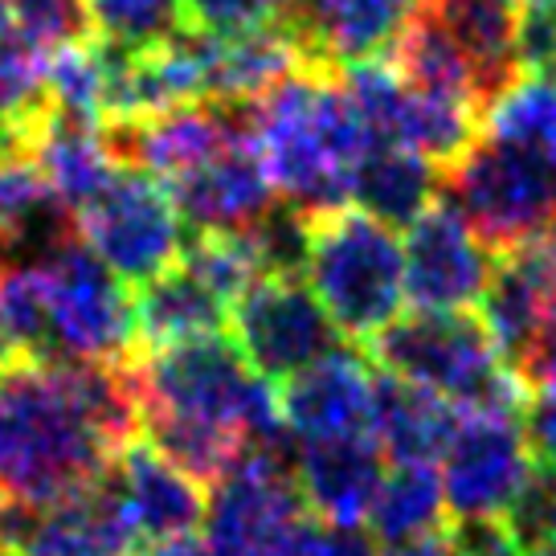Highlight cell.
Segmentation results:
<instances>
[{
    "label": "cell",
    "instance_id": "f35d334b",
    "mask_svg": "<svg viewBox=\"0 0 556 556\" xmlns=\"http://www.w3.org/2000/svg\"><path fill=\"white\" fill-rule=\"evenodd\" d=\"M520 381L528 389H556V303L553 312H548V319H544V328H540L536 348L523 361Z\"/></svg>",
    "mask_w": 556,
    "mask_h": 556
},
{
    "label": "cell",
    "instance_id": "c3c4849f",
    "mask_svg": "<svg viewBox=\"0 0 556 556\" xmlns=\"http://www.w3.org/2000/svg\"><path fill=\"white\" fill-rule=\"evenodd\" d=\"M0 556H25V553H17V548H0Z\"/></svg>",
    "mask_w": 556,
    "mask_h": 556
},
{
    "label": "cell",
    "instance_id": "ab89813d",
    "mask_svg": "<svg viewBox=\"0 0 556 556\" xmlns=\"http://www.w3.org/2000/svg\"><path fill=\"white\" fill-rule=\"evenodd\" d=\"M381 556H458V548H454V532H430V536L384 544Z\"/></svg>",
    "mask_w": 556,
    "mask_h": 556
},
{
    "label": "cell",
    "instance_id": "8fae6325",
    "mask_svg": "<svg viewBox=\"0 0 556 556\" xmlns=\"http://www.w3.org/2000/svg\"><path fill=\"white\" fill-rule=\"evenodd\" d=\"M233 344L266 381H291L295 372L340 348V331L303 278H258L229 312Z\"/></svg>",
    "mask_w": 556,
    "mask_h": 556
},
{
    "label": "cell",
    "instance_id": "4316f807",
    "mask_svg": "<svg viewBox=\"0 0 556 556\" xmlns=\"http://www.w3.org/2000/svg\"><path fill=\"white\" fill-rule=\"evenodd\" d=\"M446 520V500H442V479L434 467H393L384 475L381 491L368 511V532L377 544H401L442 532Z\"/></svg>",
    "mask_w": 556,
    "mask_h": 556
},
{
    "label": "cell",
    "instance_id": "d4e9b609",
    "mask_svg": "<svg viewBox=\"0 0 556 556\" xmlns=\"http://www.w3.org/2000/svg\"><path fill=\"white\" fill-rule=\"evenodd\" d=\"M442 192V168L409 148H368L352 173V201L384 226H414Z\"/></svg>",
    "mask_w": 556,
    "mask_h": 556
},
{
    "label": "cell",
    "instance_id": "44dd1931",
    "mask_svg": "<svg viewBox=\"0 0 556 556\" xmlns=\"http://www.w3.org/2000/svg\"><path fill=\"white\" fill-rule=\"evenodd\" d=\"M421 13L434 17L470 58L483 83L486 106L523 74V9H516L511 0H421Z\"/></svg>",
    "mask_w": 556,
    "mask_h": 556
},
{
    "label": "cell",
    "instance_id": "f6af8a7d",
    "mask_svg": "<svg viewBox=\"0 0 556 556\" xmlns=\"http://www.w3.org/2000/svg\"><path fill=\"white\" fill-rule=\"evenodd\" d=\"M13 262V254H9V242H4V233H0V270Z\"/></svg>",
    "mask_w": 556,
    "mask_h": 556
},
{
    "label": "cell",
    "instance_id": "2e32d148",
    "mask_svg": "<svg viewBox=\"0 0 556 556\" xmlns=\"http://www.w3.org/2000/svg\"><path fill=\"white\" fill-rule=\"evenodd\" d=\"M168 192L192 233H242L278 205V189L254 139L226 143L217 156L168 180Z\"/></svg>",
    "mask_w": 556,
    "mask_h": 556
},
{
    "label": "cell",
    "instance_id": "9a60e30c",
    "mask_svg": "<svg viewBox=\"0 0 556 556\" xmlns=\"http://www.w3.org/2000/svg\"><path fill=\"white\" fill-rule=\"evenodd\" d=\"M372 384H377V372L361 348H331L328 356H319L291 381H282V393H278L282 426L299 442L365 438L372 421Z\"/></svg>",
    "mask_w": 556,
    "mask_h": 556
},
{
    "label": "cell",
    "instance_id": "5b68a950",
    "mask_svg": "<svg viewBox=\"0 0 556 556\" xmlns=\"http://www.w3.org/2000/svg\"><path fill=\"white\" fill-rule=\"evenodd\" d=\"M303 275L336 331L352 344H372L409 303L397 229L368 217L365 208L315 217Z\"/></svg>",
    "mask_w": 556,
    "mask_h": 556
},
{
    "label": "cell",
    "instance_id": "52a82bcc",
    "mask_svg": "<svg viewBox=\"0 0 556 556\" xmlns=\"http://www.w3.org/2000/svg\"><path fill=\"white\" fill-rule=\"evenodd\" d=\"M50 299V356L131 361L139 348L136 299L78 233L37 262Z\"/></svg>",
    "mask_w": 556,
    "mask_h": 556
},
{
    "label": "cell",
    "instance_id": "b9f144b4",
    "mask_svg": "<svg viewBox=\"0 0 556 556\" xmlns=\"http://www.w3.org/2000/svg\"><path fill=\"white\" fill-rule=\"evenodd\" d=\"M13 361H21V348L9 340V331L0 328V368H9Z\"/></svg>",
    "mask_w": 556,
    "mask_h": 556
},
{
    "label": "cell",
    "instance_id": "9c48e42d",
    "mask_svg": "<svg viewBox=\"0 0 556 556\" xmlns=\"http://www.w3.org/2000/svg\"><path fill=\"white\" fill-rule=\"evenodd\" d=\"M78 238L127 282L139 287L164 275L185 254V222L173 192L143 168L123 164L115 180L90 201L78 217Z\"/></svg>",
    "mask_w": 556,
    "mask_h": 556
},
{
    "label": "cell",
    "instance_id": "3957f363",
    "mask_svg": "<svg viewBox=\"0 0 556 556\" xmlns=\"http://www.w3.org/2000/svg\"><path fill=\"white\" fill-rule=\"evenodd\" d=\"M136 381L143 414L222 426L229 434L245 438V446H262L287 434L278 393L222 331L148 352L143 361H136Z\"/></svg>",
    "mask_w": 556,
    "mask_h": 556
},
{
    "label": "cell",
    "instance_id": "bcb514c9",
    "mask_svg": "<svg viewBox=\"0 0 556 556\" xmlns=\"http://www.w3.org/2000/svg\"><path fill=\"white\" fill-rule=\"evenodd\" d=\"M544 160H548V164H553V168H556V139H553V143H548V148H544Z\"/></svg>",
    "mask_w": 556,
    "mask_h": 556
},
{
    "label": "cell",
    "instance_id": "7a4b0ae2",
    "mask_svg": "<svg viewBox=\"0 0 556 556\" xmlns=\"http://www.w3.org/2000/svg\"><path fill=\"white\" fill-rule=\"evenodd\" d=\"M254 143L278 197L312 222L348 208L352 173L368 152L340 78L324 66L295 70L262 94L254 103Z\"/></svg>",
    "mask_w": 556,
    "mask_h": 556
},
{
    "label": "cell",
    "instance_id": "603a6c76",
    "mask_svg": "<svg viewBox=\"0 0 556 556\" xmlns=\"http://www.w3.org/2000/svg\"><path fill=\"white\" fill-rule=\"evenodd\" d=\"M312 66L299 41L282 25H262L250 34L217 37L208 34L205 41V78L208 99H242V103H258L270 87L282 78H291L295 70Z\"/></svg>",
    "mask_w": 556,
    "mask_h": 556
},
{
    "label": "cell",
    "instance_id": "8d00e7d4",
    "mask_svg": "<svg viewBox=\"0 0 556 556\" xmlns=\"http://www.w3.org/2000/svg\"><path fill=\"white\" fill-rule=\"evenodd\" d=\"M520 426L536 463L556 467V389H528L520 409Z\"/></svg>",
    "mask_w": 556,
    "mask_h": 556
},
{
    "label": "cell",
    "instance_id": "4fadbf2b",
    "mask_svg": "<svg viewBox=\"0 0 556 556\" xmlns=\"http://www.w3.org/2000/svg\"><path fill=\"white\" fill-rule=\"evenodd\" d=\"M495 275V250L446 201L430 205L405 238V299L414 312H470Z\"/></svg>",
    "mask_w": 556,
    "mask_h": 556
},
{
    "label": "cell",
    "instance_id": "ac0fdd59",
    "mask_svg": "<svg viewBox=\"0 0 556 556\" xmlns=\"http://www.w3.org/2000/svg\"><path fill=\"white\" fill-rule=\"evenodd\" d=\"M384 475H389L384 454L368 434L295 446V486L303 495V507L315 520L336 523V528L368 523Z\"/></svg>",
    "mask_w": 556,
    "mask_h": 556
},
{
    "label": "cell",
    "instance_id": "d6a6232c",
    "mask_svg": "<svg viewBox=\"0 0 556 556\" xmlns=\"http://www.w3.org/2000/svg\"><path fill=\"white\" fill-rule=\"evenodd\" d=\"M46 115V53L17 34L0 37V123H41Z\"/></svg>",
    "mask_w": 556,
    "mask_h": 556
},
{
    "label": "cell",
    "instance_id": "ba28073f",
    "mask_svg": "<svg viewBox=\"0 0 556 556\" xmlns=\"http://www.w3.org/2000/svg\"><path fill=\"white\" fill-rule=\"evenodd\" d=\"M208 556H287L307 507L295 486V446L282 434L250 446L208 504Z\"/></svg>",
    "mask_w": 556,
    "mask_h": 556
},
{
    "label": "cell",
    "instance_id": "f546056e",
    "mask_svg": "<svg viewBox=\"0 0 556 556\" xmlns=\"http://www.w3.org/2000/svg\"><path fill=\"white\" fill-rule=\"evenodd\" d=\"M94 41L119 53H148L185 29L180 0H90Z\"/></svg>",
    "mask_w": 556,
    "mask_h": 556
},
{
    "label": "cell",
    "instance_id": "ffe728a7",
    "mask_svg": "<svg viewBox=\"0 0 556 556\" xmlns=\"http://www.w3.org/2000/svg\"><path fill=\"white\" fill-rule=\"evenodd\" d=\"M136 548L139 540L115 495L111 470L87 491L41 507L21 544L25 556H131Z\"/></svg>",
    "mask_w": 556,
    "mask_h": 556
},
{
    "label": "cell",
    "instance_id": "7c38bea8",
    "mask_svg": "<svg viewBox=\"0 0 556 556\" xmlns=\"http://www.w3.org/2000/svg\"><path fill=\"white\" fill-rule=\"evenodd\" d=\"M111 156L127 168H143L156 180H176L189 168L217 156L226 143L254 139V103L242 99H201L156 115L103 123Z\"/></svg>",
    "mask_w": 556,
    "mask_h": 556
},
{
    "label": "cell",
    "instance_id": "83f0119b",
    "mask_svg": "<svg viewBox=\"0 0 556 556\" xmlns=\"http://www.w3.org/2000/svg\"><path fill=\"white\" fill-rule=\"evenodd\" d=\"M46 103H50V115L103 127L106 62L94 41L46 53Z\"/></svg>",
    "mask_w": 556,
    "mask_h": 556
},
{
    "label": "cell",
    "instance_id": "cb8c5ba5",
    "mask_svg": "<svg viewBox=\"0 0 556 556\" xmlns=\"http://www.w3.org/2000/svg\"><path fill=\"white\" fill-rule=\"evenodd\" d=\"M34 156L50 180L53 197L78 217L99 192L115 180L123 164L111 156L103 139V127L94 123H74L62 115H46L37 127Z\"/></svg>",
    "mask_w": 556,
    "mask_h": 556
},
{
    "label": "cell",
    "instance_id": "1f68e13d",
    "mask_svg": "<svg viewBox=\"0 0 556 556\" xmlns=\"http://www.w3.org/2000/svg\"><path fill=\"white\" fill-rule=\"evenodd\" d=\"M4 4L13 17V34L37 53L94 41L90 0H4Z\"/></svg>",
    "mask_w": 556,
    "mask_h": 556
},
{
    "label": "cell",
    "instance_id": "7bdbcfd3",
    "mask_svg": "<svg viewBox=\"0 0 556 556\" xmlns=\"http://www.w3.org/2000/svg\"><path fill=\"white\" fill-rule=\"evenodd\" d=\"M0 37H13V17H9V4L0 0Z\"/></svg>",
    "mask_w": 556,
    "mask_h": 556
},
{
    "label": "cell",
    "instance_id": "30bf717a",
    "mask_svg": "<svg viewBox=\"0 0 556 556\" xmlns=\"http://www.w3.org/2000/svg\"><path fill=\"white\" fill-rule=\"evenodd\" d=\"M438 463L446 516L454 523H495L520 495L523 479L536 467V454L528 446L520 414L463 409V421Z\"/></svg>",
    "mask_w": 556,
    "mask_h": 556
},
{
    "label": "cell",
    "instance_id": "8992f818",
    "mask_svg": "<svg viewBox=\"0 0 556 556\" xmlns=\"http://www.w3.org/2000/svg\"><path fill=\"white\" fill-rule=\"evenodd\" d=\"M442 197L491 250H516L556 222V168L536 148L475 139L442 168Z\"/></svg>",
    "mask_w": 556,
    "mask_h": 556
},
{
    "label": "cell",
    "instance_id": "60d3db41",
    "mask_svg": "<svg viewBox=\"0 0 556 556\" xmlns=\"http://www.w3.org/2000/svg\"><path fill=\"white\" fill-rule=\"evenodd\" d=\"M131 556H208V544L197 540V532H192V536H176L164 540V544H143Z\"/></svg>",
    "mask_w": 556,
    "mask_h": 556
},
{
    "label": "cell",
    "instance_id": "4dcf8cb0",
    "mask_svg": "<svg viewBox=\"0 0 556 556\" xmlns=\"http://www.w3.org/2000/svg\"><path fill=\"white\" fill-rule=\"evenodd\" d=\"M0 328L21 356H50V299L37 262H9L0 270Z\"/></svg>",
    "mask_w": 556,
    "mask_h": 556
},
{
    "label": "cell",
    "instance_id": "e575fe53",
    "mask_svg": "<svg viewBox=\"0 0 556 556\" xmlns=\"http://www.w3.org/2000/svg\"><path fill=\"white\" fill-rule=\"evenodd\" d=\"M282 0H180V13L189 29L217 37L250 34L262 25H275Z\"/></svg>",
    "mask_w": 556,
    "mask_h": 556
},
{
    "label": "cell",
    "instance_id": "f1b7e54d",
    "mask_svg": "<svg viewBox=\"0 0 556 556\" xmlns=\"http://www.w3.org/2000/svg\"><path fill=\"white\" fill-rule=\"evenodd\" d=\"M486 136L520 143V148H544L556 139V74H520L511 87L486 106Z\"/></svg>",
    "mask_w": 556,
    "mask_h": 556
},
{
    "label": "cell",
    "instance_id": "74e56055",
    "mask_svg": "<svg viewBox=\"0 0 556 556\" xmlns=\"http://www.w3.org/2000/svg\"><path fill=\"white\" fill-rule=\"evenodd\" d=\"M454 548L458 556H520V548L511 544L507 528L495 523H454Z\"/></svg>",
    "mask_w": 556,
    "mask_h": 556
},
{
    "label": "cell",
    "instance_id": "d6986e66",
    "mask_svg": "<svg viewBox=\"0 0 556 556\" xmlns=\"http://www.w3.org/2000/svg\"><path fill=\"white\" fill-rule=\"evenodd\" d=\"M458 421L463 409L446 397L401 381L393 372H377L368 434L393 467H434L451 446Z\"/></svg>",
    "mask_w": 556,
    "mask_h": 556
},
{
    "label": "cell",
    "instance_id": "7402d4cb",
    "mask_svg": "<svg viewBox=\"0 0 556 556\" xmlns=\"http://www.w3.org/2000/svg\"><path fill=\"white\" fill-rule=\"evenodd\" d=\"M131 299H136L139 348H148V352L180 344V340H197V336H217V331H226L229 312H233L185 262L139 282Z\"/></svg>",
    "mask_w": 556,
    "mask_h": 556
},
{
    "label": "cell",
    "instance_id": "d590c367",
    "mask_svg": "<svg viewBox=\"0 0 556 556\" xmlns=\"http://www.w3.org/2000/svg\"><path fill=\"white\" fill-rule=\"evenodd\" d=\"M287 556H377V540H372V532H361V528H336V523L324 520H307L299 528Z\"/></svg>",
    "mask_w": 556,
    "mask_h": 556
},
{
    "label": "cell",
    "instance_id": "ee69618b",
    "mask_svg": "<svg viewBox=\"0 0 556 556\" xmlns=\"http://www.w3.org/2000/svg\"><path fill=\"white\" fill-rule=\"evenodd\" d=\"M523 556H556V540H548V544H540V548H528Z\"/></svg>",
    "mask_w": 556,
    "mask_h": 556
},
{
    "label": "cell",
    "instance_id": "e0dca14e",
    "mask_svg": "<svg viewBox=\"0 0 556 556\" xmlns=\"http://www.w3.org/2000/svg\"><path fill=\"white\" fill-rule=\"evenodd\" d=\"M111 483H115V495H119L139 544L192 536L208 516L205 483H197L176 463H168L143 438L119 451L115 467H111Z\"/></svg>",
    "mask_w": 556,
    "mask_h": 556
},
{
    "label": "cell",
    "instance_id": "836d02e7",
    "mask_svg": "<svg viewBox=\"0 0 556 556\" xmlns=\"http://www.w3.org/2000/svg\"><path fill=\"white\" fill-rule=\"evenodd\" d=\"M500 523L507 528V536L520 548V556L528 548H540V544L556 540V467L536 463Z\"/></svg>",
    "mask_w": 556,
    "mask_h": 556
},
{
    "label": "cell",
    "instance_id": "7dc6e473",
    "mask_svg": "<svg viewBox=\"0 0 556 556\" xmlns=\"http://www.w3.org/2000/svg\"><path fill=\"white\" fill-rule=\"evenodd\" d=\"M516 9H536V4H544V0H511Z\"/></svg>",
    "mask_w": 556,
    "mask_h": 556
},
{
    "label": "cell",
    "instance_id": "277c9868",
    "mask_svg": "<svg viewBox=\"0 0 556 556\" xmlns=\"http://www.w3.org/2000/svg\"><path fill=\"white\" fill-rule=\"evenodd\" d=\"M384 372L421 384L458 409L479 414H520L528 384L507 368L500 348L470 312H414L397 315L368 344Z\"/></svg>",
    "mask_w": 556,
    "mask_h": 556
},
{
    "label": "cell",
    "instance_id": "484cf974",
    "mask_svg": "<svg viewBox=\"0 0 556 556\" xmlns=\"http://www.w3.org/2000/svg\"><path fill=\"white\" fill-rule=\"evenodd\" d=\"M393 50H397L393 53V70H397L401 83L409 90L451 99V103H467L479 115H486L483 83L470 66V58L458 50V41L434 17L421 13V4H417V13L409 17V25H405V34L397 37Z\"/></svg>",
    "mask_w": 556,
    "mask_h": 556
},
{
    "label": "cell",
    "instance_id": "6da1fadb",
    "mask_svg": "<svg viewBox=\"0 0 556 556\" xmlns=\"http://www.w3.org/2000/svg\"><path fill=\"white\" fill-rule=\"evenodd\" d=\"M74 356H21L0 368V500L50 507L115 467Z\"/></svg>",
    "mask_w": 556,
    "mask_h": 556
},
{
    "label": "cell",
    "instance_id": "5bb4252c",
    "mask_svg": "<svg viewBox=\"0 0 556 556\" xmlns=\"http://www.w3.org/2000/svg\"><path fill=\"white\" fill-rule=\"evenodd\" d=\"M421 0H282L278 25L312 66L344 70L397 46Z\"/></svg>",
    "mask_w": 556,
    "mask_h": 556
}]
</instances>
